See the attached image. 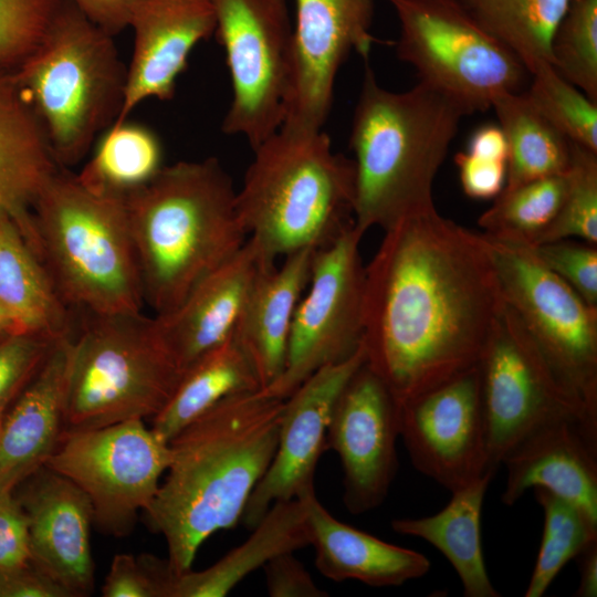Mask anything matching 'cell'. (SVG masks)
<instances>
[{
	"label": "cell",
	"mask_w": 597,
	"mask_h": 597,
	"mask_svg": "<svg viewBox=\"0 0 597 597\" xmlns=\"http://www.w3.org/2000/svg\"><path fill=\"white\" fill-rule=\"evenodd\" d=\"M503 305L481 232L436 208L410 217L365 265V364L401 406L475 368Z\"/></svg>",
	"instance_id": "1"
},
{
	"label": "cell",
	"mask_w": 597,
	"mask_h": 597,
	"mask_svg": "<svg viewBox=\"0 0 597 597\" xmlns=\"http://www.w3.org/2000/svg\"><path fill=\"white\" fill-rule=\"evenodd\" d=\"M284 402L260 389L231 395L169 441L166 479L144 513L175 574L191 568L212 534L241 521L275 453Z\"/></svg>",
	"instance_id": "2"
},
{
	"label": "cell",
	"mask_w": 597,
	"mask_h": 597,
	"mask_svg": "<svg viewBox=\"0 0 597 597\" xmlns=\"http://www.w3.org/2000/svg\"><path fill=\"white\" fill-rule=\"evenodd\" d=\"M125 206L144 302L155 315L176 308L248 240L232 179L214 157L165 165Z\"/></svg>",
	"instance_id": "3"
},
{
	"label": "cell",
	"mask_w": 597,
	"mask_h": 597,
	"mask_svg": "<svg viewBox=\"0 0 597 597\" xmlns=\"http://www.w3.org/2000/svg\"><path fill=\"white\" fill-rule=\"evenodd\" d=\"M467 115L423 82L405 92L383 87L366 62L349 135L359 231H386L436 208L433 181Z\"/></svg>",
	"instance_id": "4"
},
{
	"label": "cell",
	"mask_w": 597,
	"mask_h": 597,
	"mask_svg": "<svg viewBox=\"0 0 597 597\" xmlns=\"http://www.w3.org/2000/svg\"><path fill=\"white\" fill-rule=\"evenodd\" d=\"M253 153L237 211L266 258L318 250L355 226L354 161L323 129L281 126Z\"/></svg>",
	"instance_id": "5"
},
{
	"label": "cell",
	"mask_w": 597,
	"mask_h": 597,
	"mask_svg": "<svg viewBox=\"0 0 597 597\" xmlns=\"http://www.w3.org/2000/svg\"><path fill=\"white\" fill-rule=\"evenodd\" d=\"M12 78L54 160L70 169L118 119L127 66L114 35L72 0H62L35 49L12 70Z\"/></svg>",
	"instance_id": "6"
},
{
	"label": "cell",
	"mask_w": 597,
	"mask_h": 597,
	"mask_svg": "<svg viewBox=\"0 0 597 597\" xmlns=\"http://www.w3.org/2000/svg\"><path fill=\"white\" fill-rule=\"evenodd\" d=\"M39 255L73 311L140 313L144 293L125 201L98 196L59 168L32 208Z\"/></svg>",
	"instance_id": "7"
},
{
	"label": "cell",
	"mask_w": 597,
	"mask_h": 597,
	"mask_svg": "<svg viewBox=\"0 0 597 597\" xmlns=\"http://www.w3.org/2000/svg\"><path fill=\"white\" fill-rule=\"evenodd\" d=\"M74 334L64 432L154 418L172 396L182 371L153 317L140 313H82Z\"/></svg>",
	"instance_id": "8"
},
{
	"label": "cell",
	"mask_w": 597,
	"mask_h": 597,
	"mask_svg": "<svg viewBox=\"0 0 597 597\" xmlns=\"http://www.w3.org/2000/svg\"><path fill=\"white\" fill-rule=\"evenodd\" d=\"M481 234L504 304L559 384L597 423V307L543 265L530 245Z\"/></svg>",
	"instance_id": "9"
},
{
	"label": "cell",
	"mask_w": 597,
	"mask_h": 597,
	"mask_svg": "<svg viewBox=\"0 0 597 597\" xmlns=\"http://www.w3.org/2000/svg\"><path fill=\"white\" fill-rule=\"evenodd\" d=\"M388 1L400 25L397 56L468 115L491 108L502 93L517 91L527 70L459 0Z\"/></svg>",
	"instance_id": "10"
},
{
	"label": "cell",
	"mask_w": 597,
	"mask_h": 597,
	"mask_svg": "<svg viewBox=\"0 0 597 597\" xmlns=\"http://www.w3.org/2000/svg\"><path fill=\"white\" fill-rule=\"evenodd\" d=\"M214 34L223 46L232 100L228 135L253 149L283 124L291 86L293 23L286 0H211Z\"/></svg>",
	"instance_id": "11"
},
{
	"label": "cell",
	"mask_w": 597,
	"mask_h": 597,
	"mask_svg": "<svg viewBox=\"0 0 597 597\" xmlns=\"http://www.w3.org/2000/svg\"><path fill=\"white\" fill-rule=\"evenodd\" d=\"M170 461L169 443L132 419L64 432L45 467L87 495L101 530L123 536L151 503Z\"/></svg>",
	"instance_id": "12"
},
{
	"label": "cell",
	"mask_w": 597,
	"mask_h": 597,
	"mask_svg": "<svg viewBox=\"0 0 597 597\" xmlns=\"http://www.w3.org/2000/svg\"><path fill=\"white\" fill-rule=\"evenodd\" d=\"M355 226L314 253L306 294L295 310L285 366L260 391L285 399L318 369L350 358L362 347L365 265Z\"/></svg>",
	"instance_id": "13"
},
{
	"label": "cell",
	"mask_w": 597,
	"mask_h": 597,
	"mask_svg": "<svg viewBox=\"0 0 597 597\" xmlns=\"http://www.w3.org/2000/svg\"><path fill=\"white\" fill-rule=\"evenodd\" d=\"M478 370L488 462L493 472L520 440L546 422L578 418L597 429L505 304Z\"/></svg>",
	"instance_id": "14"
},
{
	"label": "cell",
	"mask_w": 597,
	"mask_h": 597,
	"mask_svg": "<svg viewBox=\"0 0 597 597\" xmlns=\"http://www.w3.org/2000/svg\"><path fill=\"white\" fill-rule=\"evenodd\" d=\"M400 406L364 363L342 389L329 419L326 450L339 458L343 502L353 515L385 501L398 470Z\"/></svg>",
	"instance_id": "15"
},
{
	"label": "cell",
	"mask_w": 597,
	"mask_h": 597,
	"mask_svg": "<svg viewBox=\"0 0 597 597\" xmlns=\"http://www.w3.org/2000/svg\"><path fill=\"white\" fill-rule=\"evenodd\" d=\"M374 0H295L291 86L282 126L323 129L338 71L350 52L365 60L379 42L370 32Z\"/></svg>",
	"instance_id": "16"
},
{
	"label": "cell",
	"mask_w": 597,
	"mask_h": 597,
	"mask_svg": "<svg viewBox=\"0 0 597 597\" xmlns=\"http://www.w3.org/2000/svg\"><path fill=\"white\" fill-rule=\"evenodd\" d=\"M400 437L413 467L450 492L493 472L478 366L401 405Z\"/></svg>",
	"instance_id": "17"
},
{
	"label": "cell",
	"mask_w": 597,
	"mask_h": 597,
	"mask_svg": "<svg viewBox=\"0 0 597 597\" xmlns=\"http://www.w3.org/2000/svg\"><path fill=\"white\" fill-rule=\"evenodd\" d=\"M365 363L362 347L350 358L325 366L285 398L273 459L254 488L241 517L253 528L275 502L315 489L314 478L335 402L352 375Z\"/></svg>",
	"instance_id": "18"
},
{
	"label": "cell",
	"mask_w": 597,
	"mask_h": 597,
	"mask_svg": "<svg viewBox=\"0 0 597 597\" xmlns=\"http://www.w3.org/2000/svg\"><path fill=\"white\" fill-rule=\"evenodd\" d=\"M21 484L14 496L28 519L31 562L71 597L87 596L94 586L87 495L45 465Z\"/></svg>",
	"instance_id": "19"
},
{
	"label": "cell",
	"mask_w": 597,
	"mask_h": 597,
	"mask_svg": "<svg viewBox=\"0 0 597 597\" xmlns=\"http://www.w3.org/2000/svg\"><path fill=\"white\" fill-rule=\"evenodd\" d=\"M128 27L134 46L124 106L115 123L128 118L145 100L174 97L190 53L214 33L216 17L211 0H135Z\"/></svg>",
	"instance_id": "20"
},
{
	"label": "cell",
	"mask_w": 597,
	"mask_h": 597,
	"mask_svg": "<svg viewBox=\"0 0 597 597\" xmlns=\"http://www.w3.org/2000/svg\"><path fill=\"white\" fill-rule=\"evenodd\" d=\"M273 262L248 238L233 256L202 277L176 308L153 317L159 339L182 374L233 334L256 277Z\"/></svg>",
	"instance_id": "21"
},
{
	"label": "cell",
	"mask_w": 597,
	"mask_h": 597,
	"mask_svg": "<svg viewBox=\"0 0 597 597\" xmlns=\"http://www.w3.org/2000/svg\"><path fill=\"white\" fill-rule=\"evenodd\" d=\"M502 464L507 470L501 495L505 505L540 486L597 522V429L584 420L562 418L540 426L506 453Z\"/></svg>",
	"instance_id": "22"
},
{
	"label": "cell",
	"mask_w": 597,
	"mask_h": 597,
	"mask_svg": "<svg viewBox=\"0 0 597 597\" xmlns=\"http://www.w3.org/2000/svg\"><path fill=\"white\" fill-rule=\"evenodd\" d=\"M74 333L59 338L44 363L6 411L0 442V494L13 492L45 465L65 428Z\"/></svg>",
	"instance_id": "23"
},
{
	"label": "cell",
	"mask_w": 597,
	"mask_h": 597,
	"mask_svg": "<svg viewBox=\"0 0 597 597\" xmlns=\"http://www.w3.org/2000/svg\"><path fill=\"white\" fill-rule=\"evenodd\" d=\"M297 498L304 500L315 566L324 577L389 587L423 577L430 570L431 563L423 554L387 543L337 520L318 501L315 489Z\"/></svg>",
	"instance_id": "24"
},
{
	"label": "cell",
	"mask_w": 597,
	"mask_h": 597,
	"mask_svg": "<svg viewBox=\"0 0 597 597\" xmlns=\"http://www.w3.org/2000/svg\"><path fill=\"white\" fill-rule=\"evenodd\" d=\"M314 249H305L263 268L233 332L250 358L261 389L282 374L297 304L311 276Z\"/></svg>",
	"instance_id": "25"
},
{
	"label": "cell",
	"mask_w": 597,
	"mask_h": 597,
	"mask_svg": "<svg viewBox=\"0 0 597 597\" xmlns=\"http://www.w3.org/2000/svg\"><path fill=\"white\" fill-rule=\"evenodd\" d=\"M59 168L35 117L18 93L12 70L0 69V209L13 218L33 249L36 233L31 208Z\"/></svg>",
	"instance_id": "26"
},
{
	"label": "cell",
	"mask_w": 597,
	"mask_h": 597,
	"mask_svg": "<svg viewBox=\"0 0 597 597\" xmlns=\"http://www.w3.org/2000/svg\"><path fill=\"white\" fill-rule=\"evenodd\" d=\"M253 530L247 541L206 569L195 572L190 568L181 574L170 569L163 597L226 596L274 556L311 545V530L302 498L275 502Z\"/></svg>",
	"instance_id": "27"
},
{
	"label": "cell",
	"mask_w": 597,
	"mask_h": 597,
	"mask_svg": "<svg viewBox=\"0 0 597 597\" xmlns=\"http://www.w3.org/2000/svg\"><path fill=\"white\" fill-rule=\"evenodd\" d=\"M0 305L15 333L60 338L74 333L73 311L13 218L0 209Z\"/></svg>",
	"instance_id": "28"
},
{
	"label": "cell",
	"mask_w": 597,
	"mask_h": 597,
	"mask_svg": "<svg viewBox=\"0 0 597 597\" xmlns=\"http://www.w3.org/2000/svg\"><path fill=\"white\" fill-rule=\"evenodd\" d=\"M494 474L488 472L451 492L449 503L432 515L391 521L395 533L421 538L443 554L457 572L465 597L501 596L490 580L481 541V512Z\"/></svg>",
	"instance_id": "29"
},
{
	"label": "cell",
	"mask_w": 597,
	"mask_h": 597,
	"mask_svg": "<svg viewBox=\"0 0 597 597\" xmlns=\"http://www.w3.org/2000/svg\"><path fill=\"white\" fill-rule=\"evenodd\" d=\"M261 389L255 369L232 334L206 353L181 376L151 430L165 442L222 399Z\"/></svg>",
	"instance_id": "30"
},
{
	"label": "cell",
	"mask_w": 597,
	"mask_h": 597,
	"mask_svg": "<svg viewBox=\"0 0 597 597\" xmlns=\"http://www.w3.org/2000/svg\"><path fill=\"white\" fill-rule=\"evenodd\" d=\"M91 153L76 174L78 181L98 196L122 201L149 184L165 166L158 135L129 117L104 130Z\"/></svg>",
	"instance_id": "31"
},
{
	"label": "cell",
	"mask_w": 597,
	"mask_h": 597,
	"mask_svg": "<svg viewBox=\"0 0 597 597\" xmlns=\"http://www.w3.org/2000/svg\"><path fill=\"white\" fill-rule=\"evenodd\" d=\"M491 107L507 144L503 190L566 171L570 142L534 107L525 93H502Z\"/></svg>",
	"instance_id": "32"
},
{
	"label": "cell",
	"mask_w": 597,
	"mask_h": 597,
	"mask_svg": "<svg viewBox=\"0 0 597 597\" xmlns=\"http://www.w3.org/2000/svg\"><path fill=\"white\" fill-rule=\"evenodd\" d=\"M489 34L532 72L552 64V43L569 0H459Z\"/></svg>",
	"instance_id": "33"
},
{
	"label": "cell",
	"mask_w": 597,
	"mask_h": 597,
	"mask_svg": "<svg viewBox=\"0 0 597 597\" xmlns=\"http://www.w3.org/2000/svg\"><path fill=\"white\" fill-rule=\"evenodd\" d=\"M544 512L542 541L525 589V597H542L563 567L591 542L597 541V522L573 502L544 488H534Z\"/></svg>",
	"instance_id": "34"
},
{
	"label": "cell",
	"mask_w": 597,
	"mask_h": 597,
	"mask_svg": "<svg viewBox=\"0 0 597 597\" xmlns=\"http://www.w3.org/2000/svg\"><path fill=\"white\" fill-rule=\"evenodd\" d=\"M565 189V172L504 189L478 223L485 234L532 247L555 219Z\"/></svg>",
	"instance_id": "35"
},
{
	"label": "cell",
	"mask_w": 597,
	"mask_h": 597,
	"mask_svg": "<svg viewBox=\"0 0 597 597\" xmlns=\"http://www.w3.org/2000/svg\"><path fill=\"white\" fill-rule=\"evenodd\" d=\"M526 97L569 142L597 153V103L563 78L549 63L531 72Z\"/></svg>",
	"instance_id": "36"
},
{
	"label": "cell",
	"mask_w": 597,
	"mask_h": 597,
	"mask_svg": "<svg viewBox=\"0 0 597 597\" xmlns=\"http://www.w3.org/2000/svg\"><path fill=\"white\" fill-rule=\"evenodd\" d=\"M552 66L597 103V0H569L553 38Z\"/></svg>",
	"instance_id": "37"
},
{
	"label": "cell",
	"mask_w": 597,
	"mask_h": 597,
	"mask_svg": "<svg viewBox=\"0 0 597 597\" xmlns=\"http://www.w3.org/2000/svg\"><path fill=\"white\" fill-rule=\"evenodd\" d=\"M565 175L561 208L534 245L572 237L597 245V153L570 142Z\"/></svg>",
	"instance_id": "38"
},
{
	"label": "cell",
	"mask_w": 597,
	"mask_h": 597,
	"mask_svg": "<svg viewBox=\"0 0 597 597\" xmlns=\"http://www.w3.org/2000/svg\"><path fill=\"white\" fill-rule=\"evenodd\" d=\"M62 0H0V69L13 70L38 45Z\"/></svg>",
	"instance_id": "39"
},
{
	"label": "cell",
	"mask_w": 597,
	"mask_h": 597,
	"mask_svg": "<svg viewBox=\"0 0 597 597\" xmlns=\"http://www.w3.org/2000/svg\"><path fill=\"white\" fill-rule=\"evenodd\" d=\"M57 339L39 333L0 337V410H7L29 384Z\"/></svg>",
	"instance_id": "40"
},
{
	"label": "cell",
	"mask_w": 597,
	"mask_h": 597,
	"mask_svg": "<svg viewBox=\"0 0 597 597\" xmlns=\"http://www.w3.org/2000/svg\"><path fill=\"white\" fill-rule=\"evenodd\" d=\"M531 248L543 265L566 282L587 304L597 307L595 244L561 239Z\"/></svg>",
	"instance_id": "41"
},
{
	"label": "cell",
	"mask_w": 597,
	"mask_h": 597,
	"mask_svg": "<svg viewBox=\"0 0 597 597\" xmlns=\"http://www.w3.org/2000/svg\"><path fill=\"white\" fill-rule=\"evenodd\" d=\"M104 597H161V587L150 556H114L102 587Z\"/></svg>",
	"instance_id": "42"
},
{
	"label": "cell",
	"mask_w": 597,
	"mask_h": 597,
	"mask_svg": "<svg viewBox=\"0 0 597 597\" xmlns=\"http://www.w3.org/2000/svg\"><path fill=\"white\" fill-rule=\"evenodd\" d=\"M31 562L28 519L13 492L0 494V572Z\"/></svg>",
	"instance_id": "43"
},
{
	"label": "cell",
	"mask_w": 597,
	"mask_h": 597,
	"mask_svg": "<svg viewBox=\"0 0 597 597\" xmlns=\"http://www.w3.org/2000/svg\"><path fill=\"white\" fill-rule=\"evenodd\" d=\"M463 192L473 199L496 198L506 182L507 163L489 156L459 151L454 157Z\"/></svg>",
	"instance_id": "44"
},
{
	"label": "cell",
	"mask_w": 597,
	"mask_h": 597,
	"mask_svg": "<svg viewBox=\"0 0 597 597\" xmlns=\"http://www.w3.org/2000/svg\"><path fill=\"white\" fill-rule=\"evenodd\" d=\"M266 590L271 597H325L311 574L293 552L282 553L264 566Z\"/></svg>",
	"instance_id": "45"
},
{
	"label": "cell",
	"mask_w": 597,
	"mask_h": 597,
	"mask_svg": "<svg viewBox=\"0 0 597 597\" xmlns=\"http://www.w3.org/2000/svg\"><path fill=\"white\" fill-rule=\"evenodd\" d=\"M0 597H71L32 562L0 572Z\"/></svg>",
	"instance_id": "46"
},
{
	"label": "cell",
	"mask_w": 597,
	"mask_h": 597,
	"mask_svg": "<svg viewBox=\"0 0 597 597\" xmlns=\"http://www.w3.org/2000/svg\"><path fill=\"white\" fill-rule=\"evenodd\" d=\"M95 24L116 35L129 24L135 0H72Z\"/></svg>",
	"instance_id": "47"
},
{
	"label": "cell",
	"mask_w": 597,
	"mask_h": 597,
	"mask_svg": "<svg viewBox=\"0 0 597 597\" xmlns=\"http://www.w3.org/2000/svg\"><path fill=\"white\" fill-rule=\"evenodd\" d=\"M465 150L507 163V144L499 125L486 124L478 127L471 135Z\"/></svg>",
	"instance_id": "48"
},
{
	"label": "cell",
	"mask_w": 597,
	"mask_h": 597,
	"mask_svg": "<svg viewBox=\"0 0 597 597\" xmlns=\"http://www.w3.org/2000/svg\"><path fill=\"white\" fill-rule=\"evenodd\" d=\"M579 569L577 597L597 596V541L589 543L576 557Z\"/></svg>",
	"instance_id": "49"
},
{
	"label": "cell",
	"mask_w": 597,
	"mask_h": 597,
	"mask_svg": "<svg viewBox=\"0 0 597 597\" xmlns=\"http://www.w3.org/2000/svg\"><path fill=\"white\" fill-rule=\"evenodd\" d=\"M11 333H15L13 322L8 315V313L0 305V337Z\"/></svg>",
	"instance_id": "50"
},
{
	"label": "cell",
	"mask_w": 597,
	"mask_h": 597,
	"mask_svg": "<svg viewBox=\"0 0 597 597\" xmlns=\"http://www.w3.org/2000/svg\"><path fill=\"white\" fill-rule=\"evenodd\" d=\"M6 411L7 410H0V442H1L2 432H3V423H4Z\"/></svg>",
	"instance_id": "51"
}]
</instances>
